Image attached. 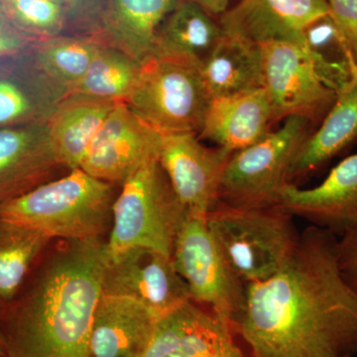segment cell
Instances as JSON below:
<instances>
[{
  "mask_svg": "<svg viewBox=\"0 0 357 357\" xmlns=\"http://www.w3.org/2000/svg\"><path fill=\"white\" fill-rule=\"evenodd\" d=\"M337 238L310 225L285 266L246 284L236 333L252 357L356 356L357 294L340 273Z\"/></svg>",
  "mask_w": 357,
  "mask_h": 357,
  "instance_id": "6da1fadb",
  "label": "cell"
},
{
  "mask_svg": "<svg viewBox=\"0 0 357 357\" xmlns=\"http://www.w3.org/2000/svg\"><path fill=\"white\" fill-rule=\"evenodd\" d=\"M107 259L100 238L65 241L56 249L9 319L6 357H89Z\"/></svg>",
  "mask_w": 357,
  "mask_h": 357,
  "instance_id": "7a4b0ae2",
  "label": "cell"
},
{
  "mask_svg": "<svg viewBox=\"0 0 357 357\" xmlns=\"http://www.w3.org/2000/svg\"><path fill=\"white\" fill-rule=\"evenodd\" d=\"M114 184L81 168L49 181L0 206V220L41 232L49 238H100L112 220Z\"/></svg>",
  "mask_w": 357,
  "mask_h": 357,
  "instance_id": "3957f363",
  "label": "cell"
},
{
  "mask_svg": "<svg viewBox=\"0 0 357 357\" xmlns=\"http://www.w3.org/2000/svg\"><path fill=\"white\" fill-rule=\"evenodd\" d=\"M206 222L227 264L244 284L276 274L300 241L293 215L280 204L234 208L220 203Z\"/></svg>",
  "mask_w": 357,
  "mask_h": 357,
  "instance_id": "277c9868",
  "label": "cell"
},
{
  "mask_svg": "<svg viewBox=\"0 0 357 357\" xmlns=\"http://www.w3.org/2000/svg\"><path fill=\"white\" fill-rule=\"evenodd\" d=\"M211 100L202 61L157 52L141 64L137 84L126 105L161 135L199 134Z\"/></svg>",
  "mask_w": 357,
  "mask_h": 357,
  "instance_id": "5b68a950",
  "label": "cell"
},
{
  "mask_svg": "<svg viewBox=\"0 0 357 357\" xmlns=\"http://www.w3.org/2000/svg\"><path fill=\"white\" fill-rule=\"evenodd\" d=\"M188 213L158 159L151 160L122 184L114 199L109 255L144 248L172 257L178 230Z\"/></svg>",
  "mask_w": 357,
  "mask_h": 357,
  "instance_id": "8992f818",
  "label": "cell"
},
{
  "mask_svg": "<svg viewBox=\"0 0 357 357\" xmlns=\"http://www.w3.org/2000/svg\"><path fill=\"white\" fill-rule=\"evenodd\" d=\"M311 126L303 117H288L278 130L234 152L220 180V203L234 208L280 204L282 192L291 183L294 158L311 134Z\"/></svg>",
  "mask_w": 357,
  "mask_h": 357,
  "instance_id": "52a82bcc",
  "label": "cell"
},
{
  "mask_svg": "<svg viewBox=\"0 0 357 357\" xmlns=\"http://www.w3.org/2000/svg\"><path fill=\"white\" fill-rule=\"evenodd\" d=\"M174 266L192 302L208 307L236 332L245 304V287L220 252L206 217L185 215L172 251Z\"/></svg>",
  "mask_w": 357,
  "mask_h": 357,
  "instance_id": "ba28073f",
  "label": "cell"
},
{
  "mask_svg": "<svg viewBox=\"0 0 357 357\" xmlns=\"http://www.w3.org/2000/svg\"><path fill=\"white\" fill-rule=\"evenodd\" d=\"M263 89L273 109L275 122L299 116L319 126L337 100L301 45L272 41L259 44Z\"/></svg>",
  "mask_w": 357,
  "mask_h": 357,
  "instance_id": "9c48e42d",
  "label": "cell"
},
{
  "mask_svg": "<svg viewBox=\"0 0 357 357\" xmlns=\"http://www.w3.org/2000/svg\"><path fill=\"white\" fill-rule=\"evenodd\" d=\"M102 294L138 301L162 319L192 301L172 257L144 248L109 256L102 277Z\"/></svg>",
  "mask_w": 357,
  "mask_h": 357,
  "instance_id": "30bf717a",
  "label": "cell"
},
{
  "mask_svg": "<svg viewBox=\"0 0 357 357\" xmlns=\"http://www.w3.org/2000/svg\"><path fill=\"white\" fill-rule=\"evenodd\" d=\"M232 153L206 146L198 134H169L162 135L158 161L185 210L206 217L220 204V180Z\"/></svg>",
  "mask_w": 357,
  "mask_h": 357,
  "instance_id": "8fae6325",
  "label": "cell"
},
{
  "mask_svg": "<svg viewBox=\"0 0 357 357\" xmlns=\"http://www.w3.org/2000/svg\"><path fill=\"white\" fill-rule=\"evenodd\" d=\"M161 134L119 102L96 133L79 168L98 180L123 184L141 167L158 159Z\"/></svg>",
  "mask_w": 357,
  "mask_h": 357,
  "instance_id": "7c38bea8",
  "label": "cell"
},
{
  "mask_svg": "<svg viewBox=\"0 0 357 357\" xmlns=\"http://www.w3.org/2000/svg\"><path fill=\"white\" fill-rule=\"evenodd\" d=\"M236 335L225 319L190 301L159 319L140 357H246Z\"/></svg>",
  "mask_w": 357,
  "mask_h": 357,
  "instance_id": "4fadbf2b",
  "label": "cell"
},
{
  "mask_svg": "<svg viewBox=\"0 0 357 357\" xmlns=\"http://www.w3.org/2000/svg\"><path fill=\"white\" fill-rule=\"evenodd\" d=\"M280 206L294 218L340 236L357 225V153L333 167L323 182L309 189L290 183Z\"/></svg>",
  "mask_w": 357,
  "mask_h": 357,
  "instance_id": "5bb4252c",
  "label": "cell"
},
{
  "mask_svg": "<svg viewBox=\"0 0 357 357\" xmlns=\"http://www.w3.org/2000/svg\"><path fill=\"white\" fill-rule=\"evenodd\" d=\"M328 13V0H239L220 16V24L225 33L256 44L302 45L305 28Z\"/></svg>",
  "mask_w": 357,
  "mask_h": 357,
  "instance_id": "9a60e30c",
  "label": "cell"
},
{
  "mask_svg": "<svg viewBox=\"0 0 357 357\" xmlns=\"http://www.w3.org/2000/svg\"><path fill=\"white\" fill-rule=\"evenodd\" d=\"M60 167L47 124L0 129V206L49 182Z\"/></svg>",
  "mask_w": 357,
  "mask_h": 357,
  "instance_id": "2e32d148",
  "label": "cell"
},
{
  "mask_svg": "<svg viewBox=\"0 0 357 357\" xmlns=\"http://www.w3.org/2000/svg\"><path fill=\"white\" fill-rule=\"evenodd\" d=\"M158 321L132 298L102 294L91 324L89 357H140Z\"/></svg>",
  "mask_w": 357,
  "mask_h": 357,
  "instance_id": "e0dca14e",
  "label": "cell"
},
{
  "mask_svg": "<svg viewBox=\"0 0 357 357\" xmlns=\"http://www.w3.org/2000/svg\"><path fill=\"white\" fill-rule=\"evenodd\" d=\"M273 123L271 102L261 88L213 98L198 137L236 152L263 139Z\"/></svg>",
  "mask_w": 357,
  "mask_h": 357,
  "instance_id": "ac0fdd59",
  "label": "cell"
},
{
  "mask_svg": "<svg viewBox=\"0 0 357 357\" xmlns=\"http://www.w3.org/2000/svg\"><path fill=\"white\" fill-rule=\"evenodd\" d=\"M178 0H105L98 20L117 50L142 64L157 52L158 32Z\"/></svg>",
  "mask_w": 357,
  "mask_h": 357,
  "instance_id": "d6986e66",
  "label": "cell"
},
{
  "mask_svg": "<svg viewBox=\"0 0 357 357\" xmlns=\"http://www.w3.org/2000/svg\"><path fill=\"white\" fill-rule=\"evenodd\" d=\"M202 75L211 100L263 88L260 45L223 31L202 60Z\"/></svg>",
  "mask_w": 357,
  "mask_h": 357,
  "instance_id": "ffe728a7",
  "label": "cell"
},
{
  "mask_svg": "<svg viewBox=\"0 0 357 357\" xmlns=\"http://www.w3.org/2000/svg\"><path fill=\"white\" fill-rule=\"evenodd\" d=\"M356 143L357 77L301 145L291 166L290 181L319 170Z\"/></svg>",
  "mask_w": 357,
  "mask_h": 357,
  "instance_id": "44dd1931",
  "label": "cell"
},
{
  "mask_svg": "<svg viewBox=\"0 0 357 357\" xmlns=\"http://www.w3.org/2000/svg\"><path fill=\"white\" fill-rule=\"evenodd\" d=\"M117 103L69 96L47 122L54 153L66 168H79L93 138Z\"/></svg>",
  "mask_w": 357,
  "mask_h": 357,
  "instance_id": "7402d4cb",
  "label": "cell"
},
{
  "mask_svg": "<svg viewBox=\"0 0 357 357\" xmlns=\"http://www.w3.org/2000/svg\"><path fill=\"white\" fill-rule=\"evenodd\" d=\"M222 35V26L210 13L195 2L178 0L160 28L157 52L182 54L202 61Z\"/></svg>",
  "mask_w": 357,
  "mask_h": 357,
  "instance_id": "603a6c76",
  "label": "cell"
},
{
  "mask_svg": "<svg viewBox=\"0 0 357 357\" xmlns=\"http://www.w3.org/2000/svg\"><path fill=\"white\" fill-rule=\"evenodd\" d=\"M301 46L311 59L319 77L338 96L356 79V63L330 13L305 28Z\"/></svg>",
  "mask_w": 357,
  "mask_h": 357,
  "instance_id": "cb8c5ba5",
  "label": "cell"
},
{
  "mask_svg": "<svg viewBox=\"0 0 357 357\" xmlns=\"http://www.w3.org/2000/svg\"><path fill=\"white\" fill-rule=\"evenodd\" d=\"M140 69L139 63L123 52L102 47L83 79L69 88L68 95L126 103L137 84Z\"/></svg>",
  "mask_w": 357,
  "mask_h": 357,
  "instance_id": "d4e9b609",
  "label": "cell"
},
{
  "mask_svg": "<svg viewBox=\"0 0 357 357\" xmlns=\"http://www.w3.org/2000/svg\"><path fill=\"white\" fill-rule=\"evenodd\" d=\"M50 241L36 230L0 220V306L17 295L33 262Z\"/></svg>",
  "mask_w": 357,
  "mask_h": 357,
  "instance_id": "484cf974",
  "label": "cell"
},
{
  "mask_svg": "<svg viewBox=\"0 0 357 357\" xmlns=\"http://www.w3.org/2000/svg\"><path fill=\"white\" fill-rule=\"evenodd\" d=\"M102 48L93 39H52L42 46V62L52 76L70 88L83 79Z\"/></svg>",
  "mask_w": 357,
  "mask_h": 357,
  "instance_id": "4316f807",
  "label": "cell"
},
{
  "mask_svg": "<svg viewBox=\"0 0 357 357\" xmlns=\"http://www.w3.org/2000/svg\"><path fill=\"white\" fill-rule=\"evenodd\" d=\"M0 8L26 33L53 35L64 25L65 9L61 0H0Z\"/></svg>",
  "mask_w": 357,
  "mask_h": 357,
  "instance_id": "83f0119b",
  "label": "cell"
},
{
  "mask_svg": "<svg viewBox=\"0 0 357 357\" xmlns=\"http://www.w3.org/2000/svg\"><path fill=\"white\" fill-rule=\"evenodd\" d=\"M32 103L17 84L0 79V126H9L27 119Z\"/></svg>",
  "mask_w": 357,
  "mask_h": 357,
  "instance_id": "f1b7e54d",
  "label": "cell"
},
{
  "mask_svg": "<svg viewBox=\"0 0 357 357\" xmlns=\"http://www.w3.org/2000/svg\"><path fill=\"white\" fill-rule=\"evenodd\" d=\"M330 14L357 67V0H328Z\"/></svg>",
  "mask_w": 357,
  "mask_h": 357,
  "instance_id": "f546056e",
  "label": "cell"
},
{
  "mask_svg": "<svg viewBox=\"0 0 357 357\" xmlns=\"http://www.w3.org/2000/svg\"><path fill=\"white\" fill-rule=\"evenodd\" d=\"M337 238V261L340 273L357 294V225Z\"/></svg>",
  "mask_w": 357,
  "mask_h": 357,
  "instance_id": "4dcf8cb0",
  "label": "cell"
},
{
  "mask_svg": "<svg viewBox=\"0 0 357 357\" xmlns=\"http://www.w3.org/2000/svg\"><path fill=\"white\" fill-rule=\"evenodd\" d=\"M27 34L14 25L0 10V57L23 48L28 41Z\"/></svg>",
  "mask_w": 357,
  "mask_h": 357,
  "instance_id": "1f68e13d",
  "label": "cell"
},
{
  "mask_svg": "<svg viewBox=\"0 0 357 357\" xmlns=\"http://www.w3.org/2000/svg\"><path fill=\"white\" fill-rule=\"evenodd\" d=\"M195 2L211 16H222L230 8V3L234 0H189Z\"/></svg>",
  "mask_w": 357,
  "mask_h": 357,
  "instance_id": "d6a6232c",
  "label": "cell"
},
{
  "mask_svg": "<svg viewBox=\"0 0 357 357\" xmlns=\"http://www.w3.org/2000/svg\"><path fill=\"white\" fill-rule=\"evenodd\" d=\"M66 3L69 4L73 9H79V10H84V9L93 8L96 13L100 15V9L105 0H63Z\"/></svg>",
  "mask_w": 357,
  "mask_h": 357,
  "instance_id": "836d02e7",
  "label": "cell"
},
{
  "mask_svg": "<svg viewBox=\"0 0 357 357\" xmlns=\"http://www.w3.org/2000/svg\"><path fill=\"white\" fill-rule=\"evenodd\" d=\"M0 357H6V338L1 331H0Z\"/></svg>",
  "mask_w": 357,
  "mask_h": 357,
  "instance_id": "e575fe53",
  "label": "cell"
},
{
  "mask_svg": "<svg viewBox=\"0 0 357 357\" xmlns=\"http://www.w3.org/2000/svg\"><path fill=\"white\" fill-rule=\"evenodd\" d=\"M0 10H1V8H0Z\"/></svg>",
  "mask_w": 357,
  "mask_h": 357,
  "instance_id": "d590c367",
  "label": "cell"
}]
</instances>
